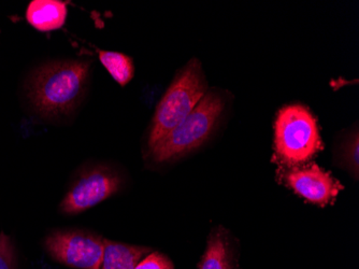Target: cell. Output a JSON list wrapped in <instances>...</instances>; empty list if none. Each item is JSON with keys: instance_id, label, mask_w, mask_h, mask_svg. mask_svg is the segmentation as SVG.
Here are the masks:
<instances>
[{"instance_id": "14", "label": "cell", "mask_w": 359, "mask_h": 269, "mask_svg": "<svg viewBox=\"0 0 359 269\" xmlns=\"http://www.w3.org/2000/svg\"><path fill=\"white\" fill-rule=\"evenodd\" d=\"M135 269H175L170 258L161 252H151Z\"/></svg>"}, {"instance_id": "1", "label": "cell", "mask_w": 359, "mask_h": 269, "mask_svg": "<svg viewBox=\"0 0 359 269\" xmlns=\"http://www.w3.org/2000/svg\"><path fill=\"white\" fill-rule=\"evenodd\" d=\"M90 64L78 60L46 65L30 82L32 104L44 114L68 113L84 93Z\"/></svg>"}, {"instance_id": "12", "label": "cell", "mask_w": 359, "mask_h": 269, "mask_svg": "<svg viewBox=\"0 0 359 269\" xmlns=\"http://www.w3.org/2000/svg\"><path fill=\"white\" fill-rule=\"evenodd\" d=\"M358 133L356 131L346 140L342 149V159L351 171H354L355 176L358 175Z\"/></svg>"}, {"instance_id": "11", "label": "cell", "mask_w": 359, "mask_h": 269, "mask_svg": "<svg viewBox=\"0 0 359 269\" xmlns=\"http://www.w3.org/2000/svg\"><path fill=\"white\" fill-rule=\"evenodd\" d=\"M100 60L114 80L120 86H126L135 74L132 58L118 52L102 51Z\"/></svg>"}, {"instance_id": "8", "label": "cell", "mask_w": 359, "mask_h": 269, "mask_svg": "<svg viewBox=\"0 0 359 269\" xmlns=\"http://www.w3.org/2000/svg\"><path fill=\"white\" fill-rule=\"evenodd\" d=\"M67 6L58 0H35L28 6L26 18L40 32L62 27L67 18Z\"/></svg>"}, {"instance_id": "3", "label": "cell", "mask_w": 359, "mask_h": 269, "mask_svg": "<svg viewBox=\"0 0 359 269\" xmlns=\"http://www.w3.org/2000/svg\"><path fill=\"white\" fill-rule=\"evenodd\" d=\"M207 93L199 60H191L177 74L155 111L149 147H153L187 119Z\"/></svg>"}, {"instance_id": "6", "label": "cell", "mask_w": 359, "mask_h": 269, "mask_svg": "<svg viewBox=\"0 0 359 269\" xmlns=\"http://www.w3.org/2000/svg\"><path fill=\"white\" fill-rule=\"evenodd\" d=\"M122 187L120 176L110 168L94 167L74 182L60 203V211L78 214L95 207L118 193Z\"/></svg>"}, {"instance_id": "7", "label": "cell", "mask_w": 359, "mask_h": 269, "mask_svg": "<svg viewBox=\"0 0 359 269\" xmlns=\"http://www.w3.org/2000/svg\"><path fill=\"white\" fill-rule=\"evenodd\" d=\"M286 187L310 203L326 206L344 189L338 180L316 164L288 168L281 173Z\"/></svg>"}, {"instance_id": "5", "label": "cell", "mask_w": 359, "mask_h": 269, "mask_svg": "<svg viewBox=\"0 0 359 269\" xmlns=\"http://www.w3.org/2000/svg\"><path fill=\"white\" fill-rule=\"evenodd\" d=\"M48 256L54 261L76 269H100L104 240L84 230H60L44 242Z\"/></svg>"}, {"instance_id": "9", "label": "cell", "mask_w": 359, "mask_h": 269, "mask_svg": "<svg viewBox=\"0 0 359 269\" xmlns=\"http://www.w3.org/2000/svg\"><path fill=\"white\" fill-rule=\"evenodd\" d=\"M151 252L152 250L148 247L104 240V256L100 269H135Z\"/></svg>"}, {"instance_id": "4", "label": "cell", "mask_w": 359, "mask_h": 269, "mask_svg": "<svg viewBox=\"0 0 359 269\" xmlns=\"http://www.w3.org/2000/svg\"><path fill=\"white\" fill-rule=\"evenodd\" d=\"M225 108L223 97L209 91L198 105L166 137L151 147L155 162L171 161L201 147L211 135Z\"/></svg>"}, {"instance_id": "13", "label": "cell", "mask_w": 359, "mask_h": 269, "mask_svg": "<svg viewBox=\"0 0 359 269\" xmlns=\"http://www.w3.org/2000/svg\"><path fill=\"white\" fill-rule=\"evenodd\" d=\"M15 250L10 237L0 234V269H16Z\"/></svg>"}, {"instance_id": "10", "label": "cell", "mask_w": 359, "mask_h": 269, "mask_svg": "<svg viewBox=\"0 0 359 269\" xmlns=\"http://www.w3.org/2000/svg\"><path fill=\"white\" fill-rule=\"evenodd\" d=\"M198 269H235L233 250L224 230H215L210 235Z\"/></svg>"}, {"instance_id": "2", "label": "cell", "mask_w": 359, "mask_h": 269, "mask_svg": "<svg viewBox=\"0 0 359 269\" xmlns=\"http://www.w3.org/2000/svg\"><path fill=\"white\" fill-rule=\"evenodd\" d=\"M323 149L318 122L302 105H290L280 110L274 124L276 161L296 167L310 161Z\"/></svg>"}]
</instances>
